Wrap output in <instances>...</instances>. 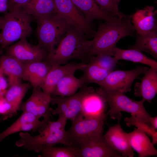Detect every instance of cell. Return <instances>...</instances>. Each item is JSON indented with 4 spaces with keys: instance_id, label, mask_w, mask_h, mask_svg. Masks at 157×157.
<instances>
[{
    "instance_id": "ffe728a7",
    "label": "cell",
    "mask_w": 157,
    "mask_h": 157,
    "mask_svg": "<svg viewBox=\"0 0 157 157\" xmlns=\"http://www.w3.org/2000/svg\"><path fill=\"white\" fill-rule=\"evenodd\" d=\"M106 103L97 89H94L84 97L80 116L92 117L104 114Z\"/></svg>"
},
{
    "instance_id": "74e56055",
    "label": "cell",
    "mask_w": 157,
    "mask_h": 157,
    "mask_svg": "<svg viewBox=\"0 0 157 157\" xmlns=\"http://www.w3.org/2000/svg\"><path fill=\"white\" fill-rule=\"evenodd\" d=\"M10 9V0H0V13L5 14Z\"/></svg>"
},
{
    "instance_id": "5b68a950",
    "label": "cell",
    "mask_w": 157,
    "mask_h": 157,
    "mask_svg": "<svg viewBox=\"0 0 157 157\" xmlns=\"http://www.w3.org/2000/svg\"><path fill=\"white\" fill-rule=\"evenodd\" d=\"M36 19L38 45L48 53L53 50L62 36L73 27L57 14Z\"/></svg>"
},
{
    "instance_id": "3957f363",
    "label": "cell",
    "mask_w": 157,
    "mask_h": 157,
    "mask_svg": "<svg viewBox=\"0 0 157 157\" xmlns=\"http://www.w3.org/2000/svg\"><path fill=\"white\" fill-rule=\"evenodd\" d=\"M97 89L104 101L109 105L107 114L111 119H117L119 122L122 117L121 112H125L150 126L149 120L151 116L144 107L145 101L143 99L140 101H135L126 96L124 93L104 90L100 88Z\"/></svg>"
},
{
    "instance_id": "d4e9b609",
    "label": "cell",
    "mask_w": 157,
    "mask_h": 157,
    "mask_svg": "<svg viewBox=\"0 0 157 157\" xmlns=\"http://www.w3.org/2000/svg\"><path fill=\"white\" fill-rule=\"evenodd\" d=\"M74 74L67 75L61 79L56 84L51 97L70 96L85 84L82 79L76 77Z\"/></svg>"
},
{
    "instance_id": "2e32d148",
    "label": "cell",
    "mask_w": 157,
    "mask_h": 157,
    "mask_svg": "<svg viewBox=\"0 0 157 157\" xmlns=\"http://www.w3.org/2000/svg\"><path fill=\"white\" fill-rule=\"evenodd\" d=\"M51 67L44 61L24 63L22 79L28 82L33 88H40Z\"/></svg>"
},
{
    "instance_id": "f35d334b",
    "label": "cell",
    "mask_w": 157,
    "mask_h": 157,
    "mask_svg": "<svg viewBox=\"0 0 157 157\" xmlns=\"http://www.w3.org/2000/svg\"><path fill=\"white\" fill-rule=\"evenodd\" d=\"M31 0H10V9L15 7L22 8Z\"/></svg>"
},
{
    "instance_id": "603a6c76",
    "label": "cell",
    "mask_w": 157,
    "mask_h": 157,
    "mask_svg": "<svg viewBox=\"0 0 157 157\" xmlns=\"http://www.w3.org/2000/svg\"><path fill=\"white\" fill-rule=\"evenodd\" d=\"M110 56H113L117 61L119 60L129 61L157 68V62L155 60L147 56L141 51L134 49H124L115 46L112 49Z\"/></svg>"
},
{
    "instance_id": "52a82bcc",
    "label": "cell",
    "mask_w": 157,
    "mask_h": 157,
    "mask_svg": "<svg viewBox=\"0 0 157 157\" xmlns=\"http://www.w3.org/2000/svg\"><path fill=\"white\" fill-rule=\"evenodd\" d=\"M19 138L15 144L18 147H22L28 151L38 153L42 145L54 146L59 144L70 146L67 131L65 129L49 134L32 136L26 132H20Z\"/></svg>"
},
{
    "instance_id": "60d3db41",
    "label": "cell",
    "mask_w": 157,
    "mask_h": 157,
    "mask_svg": "<svg viewBox=\"0 0 157 157\" xmlns=\"http://www.w3.org/2000/svg\"><path fill=\"white\" fill-rule=\"evenodd\" d=\"M117 4L118 5L119 3L121 0H116Z\"/></svg>"
},
{
    "instance_id": "277c9868",
    "label": "cell",
    "mask_w": 157,
    "mask_h": 157,
    "mask_svg": "<svg viewBox=\"0 0 157 157\" xmlns=\"http://www.w3.org/2000/svg\"><path fill=\"white\" fill-rule=\"evenodd\" d=\"M88 37L74 27L61 38L57 47L48 53L44 61L52 66L60 65L72 59L82 61L83 47Z\"/></svg>"
},
{
    "instance_id": "7402d4cb",
    "label": "cell",
    "mask_w": 157,
    "mask_h": 157,
    "mask_svg": "<svg viewBox=\"0 0 157 157\" xmlns=\"http://www.w3.org/2000/svg\"><path fill=\"white\" fill-rule=\"evenodd\" d=\"M39 119L32 114L23 112L19 117L10 126L0 133V142L8 136L18 132L36 130L38 128Z\"/></svg>"
},
{
    "instance_id": "e0dca14e",
    "label": "cell",
    "mask_w": 157,
    "mask_h": 157,
    "mask_svg": "<svg viewBox=\"0 0 157 157\" xmlns=\"http://www.w3.org/2000/svg\"><path fill=\"white\" fill-rule=\"evenodd\" d=\"M134 86V94L151 102L157 93V68L150 67Z\"/></svg>"
},
{
    "instance_id": "83f0119b",
    "label": "cell",
    "mask_w": 157,
    "mask_h": 157,
    "mask_svg": "<svg viewBox=\"0 0 157 157\" xmlns=\"http://www.w3.org/2000/svg\"><path fill=\"white\" fill-rule=\"evenodd\" d=\"M157 31H152L143 35L136 33L134 44L129 49L144 51L157 58Z\"/></svg>"
},
{
    "instance_id": "ac0fdd59",
    "label": "cell",
    "mask_w": 157,
    "mask_h": 157,
    "mask_svg": "<svg viewBox=\"0 0 157 157\" xmlns=\"http://www.w3.org/2000/svg\"><path fill=\"white\" fill-rule=\"evenodd\" d=\"M130 146L138 154L139 157H146L157 155V151L146 134L135 128L132 132L126 133Z\"/></svg>"
},
{
    "instance_id": "d6a6232c",
    "label": "cell",
    "mask_w": 157,
    "mask_h": 157,
    "mask_svg": "<svg viewBox=\"0 0 157 157\" xmlns=\"http://www.w3.org/2000/svg\"><path fill=\"white\" fill-rule=\"evenodd\" d=\"M50 104L52 105L56 104L57 107L55 109L50 108L51 114L58 115L59 116L64 117L68 110L67 97L56 96L51 97Z\"/></svg>"
},
{
    "instance_id": "8992f818",
    "label": "cell",
    "mask_w": 157,
    "mask_h": 157,
    "mask_svg": "<svg viewBox=\"0 0 157 157\" xmlns=\"http://www.w3.org/2000/svg\"><path fill=\"white\" fill-rule=\"evenodd\" d=\"M105 119L104 114L92 117L80 116L72 122L70 128L67 131L71 146L77 147L86 140L102 135Z\"/></svg>"
},
{
    "instance_id": "cb8c5ba5",
    "label": "cell",
    "mask_w": 157,
    "mask_h": 157,
    "mask_svg": "<svg viewBox=\"0 0 157 157\" xmlns=\"http://www.w3.org/2000/svg\"><path fill=\"white\" fill-rule=\"evenodd\" d=\"M22 8L36 19L57 14L54 0H31Z\"/></svg>"
},
{
    "instance_id": "b9f144b4",
    "label": "cell",
    "mask_w": 157,
    "mask_h": 157,
    "mask_svg": "<svg viewBox=\"0 0 157 157\" xmlns=\"http://www.w3.org/2000/svg\"><path fill=\"white\" fill-rule=\"evenodd\" d=\"M1 17H0V23L1 21Z\"/></svg>"
},
{
    "instance_id": "9a60e30c",
    "label": "cell",
    "mask_w": 157,
    "mask_h": 157,
    "mask_svg": "<svg viewBox=\"0 0 157 157\" xmlns=\"http://www.w3.org/2000/svg\"><path fill=\"white\" fill-rule=\"evenodd\" d=\"M156 13L153 6H147L142 9L137 10L131 15V20L136 33L143 35L157 31Z\"/></svg>"
},
{
    "instance_id": "836d02e7",
    "label": "cell",
    "mask_w": 157,
    "mask_h": 157,
    "mask_svg": "<svg viewBox=\"0 0 157 157\" xmlns=\"http://www.w3.org/2000/svg\"><path fill=\"white\" fill-rule=\"evenodd\" d=\"M94 0L100 9L107 13L113 14L118 17H122L125 15L119 10L116 0Z\"/></svg>"
},
{
    "instance_id": "f1b7e54d",
    "label": "cell",
    "mask_w": 157,
    "mask_h": 157,
    "mask_svg": "<svg viewBox=\"0 0 157 157\" xmlns=\"http://www.w3.org/2000/svg\"><path fill=\"white\" fill-rule=\"evenodd\" d=\"M83 74L80 78L85 84L94 83L98 85L110 72L96 64L92 62L86 63L81 70Z\"/></svg>"
},
{
    "instance_id": "44dd1931",
    "label": "cell",
    "mask_w": 157,
    "mask_h": 157,
    "mask_svg": "<svg viewBox=\"0 0 157 157\" xmlns=\"http://www.w3.org/2000/svg\"><path fill=\"white\" fill-rule=\"evenodd\" d=\"M24 63L16 58L6 55L0 59V69L8 77L9 86L21 82Z\"/></svg>"
},
{
    "instance_id": "e575fe53",
    "label": "cell",
    "mask_w": 157,
    "mask_h": 157,
    "mask_svg": "<svg viewBox=\"0 0 157 157\" xmlns=\"http://www.w3.org/2000/svg\"><path fill=\"white\" fill-rule=\"evenodd\" d=\"M67 120L65 118L59 116L58 119L55 121H48L45 127L40 133L41 135H44L56 132L65 129Z\"/></svg>"
},
{
    "instance_id": "9c48e42d",
    "label": "cell",
    "mask_w": 157,
    "mask_h": 157,
    "mask_svg": "<svg viewBox=\"0 0 157 157\" xmlns=\"http://www.w3.org/2000/svg\"><path fill=\"white\" fill-rule=\"evenodd\" d=\"M57 13L87 37L94 36L93 23L88 22L71 0H54Z\"/></svg>"
},
{
    "instance_id": "4dcf8cb0",
    "label": "cell",
    "mask_w": 157,
    "mask_h": 157,
    "mask_svg": "<svg viewBox=\"0 0 157 157\" xmlns=\"http://www.w3.org/2000/svg\"><path fill=\"white\" fill-rule=\"evenodd\" d=\"M124 121L127 126H135L137 128L150 136L152 138V142L153 144L157 143V131L153 130L149 124L139 120L133 115H131L130 117L125 118Z\"/></svg>"
},
{
    "instance_id": "30bf717a",
    "label": "cell",
    "mask_w": 157,
    "mask_h": 157,
    "mask_svg": "<svg viewBox=\"0 0 157 157\" xmlns=\"http://www.w3.org/2000/svg\"><path fill=\"white\" fill-rule=\"evenodd\" d=\"M51 98L40 87L34 88L30 97L22 104L19 110L30 113L39 119L43 117L48 121L51 116L49 106Z\"/></svg>"
},
{
    "instance_id": "1f68e13d",
    "label": "cell",
    "mask_w": 157,
    "mask_h": 157,
    "mask_svg": "<svg viewBox=\"0 0 157 157\" xmlns=\"http://www.w3.org/2000/svg\"><path fill=\"white\" fill-rule=\"evenodd\" d=\"M117 60L114 57L107 55L100 54L90 56L88 62L94 63L101 68L110 72L116 65Z\"/></svg>"
},
{
    "instance_id": "5bb4252c",
    "label": "cell",
    "mask_w": 157,
    "mask_h": 157,
    "mask_svg": "<svg viewBox=\"0 0 157 157\" xmlns=\"http://www.w3.org/2000/svg\"><path fill=\"white\" fill-rule=\"evenodd\" d=\"M106 142L123 157H133V150L130 146L126 134L119 124L110 127L103 135Z\"/></svg>"
},
{
    "instance_id": "f546056e",
    "label": "cell",
    "mask_w": 157,
    "mask_h": 157,
    "mask_svg": "<svg viewBox=\"0 0 157 157\" xmlns=\"http://www.w3.org/2000/svg\"><path fill=\"white\" fill-rule=\"evenodd\" d=\"M42 154L38 157H78V148L72 146L65 147L43 145L40 146Z\"/></svg>"
},
{
    "instance_id": "d6986e66",
    "label": "cell",
    "mask_w": 157,
    "mask_h": 157,
    "mask_svg": "<svg viewBox=\"0 0 157 157\" xmlns=\"http://www.w3.org/2000/svg\"><path fill=\"white\" fill-rule=\"evenodd\" d=\"M76 7L81 12L87 22L92 23L95 19L111 21L118 17L112 14L102 11L94 0H71Z\"/></svg>"
},
{
    "instance_id": "8d00e7d4",
    "label": "cell",
    "mask_w": 157,
    "mask_h": 157,
    "mask_svg": "<svg viewBox=\"0 0 157 157\" xmlns=\"http://www.w3.org/2000/svg\"><path fill=\"white\" fill-rule=\"evenodd\" d=\"M0 69V96H4L8 89V83Z\"/></svg>"
},
{
    "instance_id": "8fae6325",
    "label": "cell",
    "mask_w": 157,
    "mask_h": 157,
    "mask_svg": "<svg viewBox=\"0 0 157 157\" xmlns=\"http://www.w3.org/2000/svg\"><path fill=\"white\" fill-rule=\"evenodd\" d=\"M26 38H22L16 43L6 47V55L24 63L44 60L48 53L47 52L38 45L30 44Z\"/></svg>"
},
{
    "instance_id": "4316f807",
    "label": "cell",
    "mask_w": 157,
    "mask_h": 157,
    "mask_svg": "<svg viewBox=\"0 0 157 157\" xmlns=\"http://www.w3.org/2000/svg\"><path fill=\"white\" fill-rule=\"evenodd\" d=\"M87 85L84 84L77 92L67 97L68 110L64 117L67 120L72 122L80 115L84 97L88 93L94 90L93 87H88Z\"/></svg>"
},
{
    "instance_id": "7a4b0ae2",
    "label": "cell",
    "mask_w": 157,
    "mask_h": 157,
    "mask_svg": "<svg viewBox=\"0 0 157 157\" xmlns=\"http://www.w3.org/2000/svg\"><path fill=\"white\" fill-rule=\"evenodd\" d=\"M32 19L21 7L11 8L1 17L0 23V55L15 41L26 38L32 32Z\"/></svg>"
},
{
    "instance_id": "484cf974",
    "label": "cell",
    "mask_w": 157,
    "mask_h": 157,
    "mask_svg": "<svg viewBox=\"0 0 157 157\" xmlns=\"http://www.w3.org/2000/svg\"><path fill=\"white\" fill-rule=\"evenodd\" d=\"M31 85L29 83L21 82L9 86L6 91L4 97L11 105L14 115L17 114L23 99Z\"/></svg>"
},
{
    "instance_id": "7c38bea8",
    "label": "cell",
    "mask_w": 157,
    "mask_h": 157,
    "mask_svg": "<svg viewBox=\"0 0 157 157\" xmlns=\"http://www.w3.org/2000/svg\"><path fill=\"white\" fill-rule=\"evenodd\" d=\"M77 147L78 157H123L110 147L102 135L86 139Z\"/></svg>"
},
{
    "instance_id": "4fadbf2b",
    "label": "cell",
    "mask_w": 157,
    "mask_h": 157,
    "mask_svg": "<svg viewBox=\"0 0 157 157\" xmlns=\"http://www.w3.org/2000/svg\"><path fill=\"white\" fill-rule=\"evenodd\" d=\"M86 63L74 62L67 63L63 66H52L40 88L46 94L51 96L58 82L65 76L74 74L78 70H81Z\"/></svg>"
},
{
    "instance_id": "6da1fadb",
    "label": "cell",
    "mask_w": 157,
    "mask_h": 157,
    "mask_svg": "<svg viewBox=\"0 0 157 157\" xmlns=\"http://www.w3.org/2000/svg\"><path fill=\"white\" fill-rule=\"evenodd\" d=\"M131 15H125L100 23L93 39L87 40L84 44L83 52L85 61L87 62L91 56H110L112 49L120 39L126 36H133L135 29L131 22Z\"/></svg>"
},
{
    "instance_id": "ab89813d",
    "label": "cell",
    "mask_w": 157,
    "mask_h": 157,
    "mask_svg": "<svg viewBox=\"0 0 157 157\" xmlns=\"http://www.w3.org/2000/svg\"><path fill=\"white\" fill-rule=\"evenodd\" d=\"M149 123L151 127L154 130L157 131V117H150Z\"/></svg>"
},
{
    "instance_id": "d590c367",
    "label": "cell",
    "mask_w": 157,
    "mask_h": 157,
    "mask_svg": "<svg viewBox=\"0 0 157 157\" xmlns=\"http://www.w3.org/2000/svg\"><path fill=\"white\" fill-rule=\"evenodd\" d=\"M11 106L4 97L0 96V115L6 119L13 115Z\"/></svg>"
},
{
    "instance_id": "ba28073f",
    "label": "cell",
    "mask_w": 157,
    "mask_h": 157,
    "mask_svg": "<svg viewBox=\"0 0 157 157\" xmlns=\"http://www.w3.org/2000/svg\"><path fill=\"white\" fill-rule=\"evenodd\" d=\"M148 69L147 67L137 66L130 70L112 71L99 85L100 88L105 90L124 93L130 91L134 80L139 75L144 74Z\"/></svg>"
}]
</instances>
